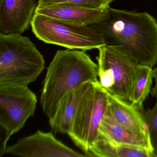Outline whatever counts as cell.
Here are the masks:
<instances>
[{"label": "cell", "instance_id": "6da1fadb", "mask_svg": "<svg viewBox=\"0 0 157 157\" xmlns=\"http://www.w3.org/2000/svg\"><path fill=\"white\" fill-rule=\"evenodd\" d=\"M90 26L105 44L124 47L139 65L153 68L157 64V21L148 13L110 7L105 19Z\"/></svg>", "mask_w": 157, "mask_h": 157}, {"label": "cell", "instance_id": "7a4b0ae2", "mask_svg": "<svg viewBox=\"0 0 157 157\" xmlns=\"http://www.w3.org/2000/svg\"><path fill=\"white\" fill-rule=\"evenodd\" d=\"M98 66L84 50L57 51L47 71L40 102L50 120L68 92L88 82L98 81Z\"/></svg>", "mask_w": 157, "mask_h": 157}, {"label": "cell", "instance_id": "3957f363", "mask_svg": "<svg viewBox=\"0 0 157 157\" xmlns=\"http://www.w3.org/2000/svg\"><path fill=\"white\" fill-rule=\"evenodd\" d=\"M44 67V56L29 37L0 33V86L28 87Z\"/></svg>", "mask_w": 157, "mask_h": 157}, {"label": "cell", "instance_id": "277c9868", "mask_svg": "<svg viewBox=\"0 0 157 157\" xmlns=\"http://www.w3.org/2000/svg\"><path fill=\"white\" fill-rule=\"evenodd\" d=\"M109 105V93L99 81L92 82L72 119L68 135L87 157L96 141Z\"/></svg>", "mask_w": 157, "mask_h": 157}, {"label": "cell", "instance_id": "5b68a950", "mask_svg": "<svg viewBox=\"0 0 157 157\" xmlns=\"http://www.w3.org/2000/svg\"><path fill=\"white\" fill-rule=\"evenodd\" d=\"M98 49L99 83L111 95L129 101L139 65L136 59L122 46L105 44Z\"/></svg>", "mask_w": 157, "mask_h": 157}, {"label": "cell", "instance_id": "8992f818", "mask_svg": "<svg viewBox=\"0 0 157 157\" xmlns=\"http://www.w3.org/2000/svg\"><path fill=\"white\" fill-rule=\"evenodd\" d=\"M31 25L39 40L68 49L87 51L105 45L103 38L90 26L73 25L38 13H35Z\"/></svg>", "mask_w": 157, "mask_h": 157}, {"label": "cell", "instance_id": "52a82bcc", "mask_svg": "<svg viewBox=\"0 0 157 157\" xmlns=\"http://www.w3.org/2000/svg\"><path fill=\"white\" fill-rule=\"evenodd\" d=\"M37 102L36 95L28 87L0 86V125L5 131L0 157L5 153L10 138L34 116Z\"/></svg>", "mask_w": 157, "mask_h": 157}, {"label": "cell", "instance_id": "ba28073f", "mask_svg": "<svg viewBox=\"0 0 157 157\" xmlns=\"http://www.w3.org/2000/svg\"><path fill=\"white\" fill-rule=\"evenodd\" d=\"M5 153L21 157H87L57 139L52 132L40 130L7 147Z\"/></svg>", "mask_w": 157, "mask_h": 157}, {"label": "cell", "instance_id": "9c48e42d", "mask_svg": "<svg viewBox=\"0 0 157 157\" xmlns=\"http://www.w3.org/2000/svg\"><path fill=\"white\" fill-rule=\"evenodd\" d=\"M36 0H1L0 33L22 34L31 25Z\"/></svg>", "mask_w": 157, "mask_h": 157}, {"label": "cell", "instance_id": "30bf717a", "mask_svg": "<svg viewBox=\"0 0 157 157\" xmlns=\"http://www.w3.org/2000/svg\"><path fill=\"white\" fill-rule=\"evenodd\" d=\"M108 8L92 10L75 5L59 4L46 8H36L35 13L45 15L73 25L90 26L105 19L108 15Z\"/></svg>", "mask_w": 157, "mask_h": 157}, {"label": "cell", "instance_id": "8fae6325", "mask_svg": "<svg viewBox=\"0 0 157 157\" xmlns=\"http://www.w3.org/2000/svg\"><path fill=\"white\" fill-rule=\"evenodd\" d=\"M108 110L117 123L134 133L149 137L142 108L109 94Z\"/></svg>", "mask_w": 157, "mask_h": 157}, {"label": "cell", "instance_id": "7c38bea8", "mask_svg": "<svg viewBox=\"0 0 157 157\" xmlns=\"http://www.w3.org/2000/svg\"><path fill=\"white\" fill-rule=\"evenodd\" d=\"M91 82L83 83L68 92L61 99L54 117L49 120V125L54 132L68 134L79 105Z\"/></svg>", "mask_w": 157, "mask_h": 157}, {"label": "cell", "instance_id": "4fadbf2b", "mask_svg": "<svg viewBox=\"0 0 157 157\" xmlns=\"http://www.w3.org/2000/svg\"><path fill=\"white\" fill-rule=\"evenodd\" d=\"M98 137L122 145L147 149L153 152L149 137L134 133L117 123L108 107L102 121Z\"/></svg>", "mask_w": 157, "mask_h": 157}, {"label": "cell", "instance_id": "5bb4252c", "mask_svg": "<svg viewBox=\"0 0 157 157\" xmlns=\"http://www.w3.org/2000/svg\"><path fill=\"white\" fill-rule=\"evenodd\" d=\"M88 157H155L147 149L122 145L98 137L90 148Z\"/></svg>", "mask_w": 157, "mask_h": 157}, {"label": "cell", "instance_id": "9a60e30c", "mask_svg": "<svg viewBox=\"0 0 157 157\" xmlns=\"http://www.w3.org/2000/svg\"><path fill=\"white\" fill-rule=\"evenodd\" d=\"M152 68L139 65L133 81L129 101L142 108L143 104L151 92L152 84Z\"/></svg>", "mask_w": 157, "mask_h": 157}, {"label": "cell", "instance_id": "2e32d148", "mask_svg": "<svg viewBox=\"0 0 157 157\" xmlns=\"http://www.w3.org/2000/svg\"><path fill=\"white\" fill-rule=\"evenodd\" d=\"M114 0H38L37 8H46L59 4H68L92 10H105Z\"/></svg>", "mask_w": 157, "mask_h": 157}, {"label": "cell", "instance_id": "e0dca14e", "mask_svg": "<svg viewBox=\"0 0 157 157\" xmlns=\"http://www.w3.org/2000/svg\"><path fill=\"white\" fill-rule=\"evenodd\" d=\"M144 117L153 154L157 157V102L152 109L144 113Z\"/></svg>", "mask_w": 157, "mask_h": 157}, {"label": "cell", "instance_id": "ac0fdd59", "mask_svg": "<svg viewBox=\"0 0 157 157\" xmlns=\"http://www.w3.org/2000/svg\"><path fill=\"white\" fill-rule=\"evenodd\" d=\"M152 75L153 78L155 80V85L151 90V94L156 98V102H157V67L153 69H152Z\"/></svg>", "mask_w": 157, "mask_h": 157}]
</instances>
